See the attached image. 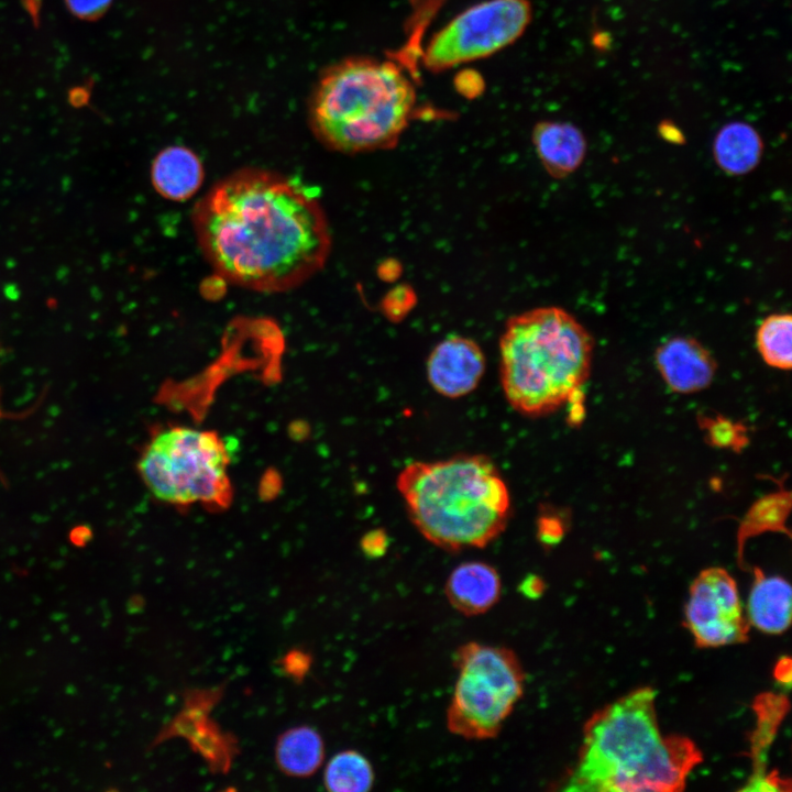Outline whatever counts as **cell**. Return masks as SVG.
Listing matches in <instances>:
<instances>
[{
  "label": "cell",
  "instance_id": "24",
  "mask_svg": "<svg viewBox=\"0 0 792 792\" xmlns=\"http://www.w3.org/2000/svg\"><path fill=\"white\" fill-rule=\"evenodd\" d=\"M70 11L82 19H95L106 12L111 0H66Z\"/></svg>",
  "mask_w": 792,
  "mask_h": 792
},
{
  "label": "cell",
  "instance_id": "5",
  "mask_svg": "<svg viewBox=\"0 0 792 792\" xmlns=\"http://www.w3.org/2000/svg\"><path fill=\"white\" fill-rule=\"evenodd\" d=\"M593 350L590 332L560 307L512 316L499 340L501 383L508 404L528 417L557 411L586 382Z\"/></svg>",
  "mask_w": 792,
  "mask_h": 792
},
{
  "label": "cell",
  "instance_id": "6",
  "mask_svg": "<svg viewBox=\"0 0 792 792\" xmlns=\"http://www.w3.org/2000/svg\"><path fill=\"white\" fill-rule=\"evenodd\" d=\"M229 463L228 449L217 432L169 426L151 435L138 470L151 494L161 502L226 508L233 494Z\"/></svg>",
  "mask_w": 792,
  "mask_h": 792
},
{
  "label": "cell",
  "instance_id": "13",
  "mask_svg": "<svg viewBox=\"0 0 792 792\" xmlns=\"http://www.w3.org/2000/svg\"><path fill=\"white\" fill-rule=\"evenodd\" d=\"M531 140L540 163L553 178L573 174L587 151L583 132L570 122L539 121L532 129Z\"/></svg>",
  "mask_w": 792,
  "mask_h": 792
},
{
  "label": "cell",
  "instance_id": "26",
  "mask_svg": "<svg viewBox=\"0 0 792 792\" xmlns=\"http://www.w3.org/2000/svg\"><path fill=\"white\" fill-rule=\"evenodd\" d=\"M520 592L530 598L540 596L544 590V583L537 575H528L519 586Z\"/></svg>",
  "mask_w": 792,
  "mask_h": 792
},
{
  "label": "cell",
  "instance_id": "1",
  "mask_svg": "<svg viewBox=\"0 0 792 792\" xmlns=\"http://www.w3.org/2000/svg\"><path fill=\"white\" fill-rule=\"evenodd\" d=\"M204 256L231 284L262 293L300 286L326 264L331 232L318 198L294 179L243 168L195 206Z\"/></svg>",
  "mask_w": 792,
  "mask_h": 792
},
{
  "label": "cell",
  "instance_id": "8",
  "mask_svg": "<svg viewBox=\"0 0 792 792\" xmlns=\"http://www.w3.org/2000/svg\"><path fill=\"white\" fill-rule=\"evenodd\" d=\"M532 19L529 0H484L463 10L433 34L425 67L443 72L493 55L517 41Z\"/></svg>",
  "mask_w": 792,
  "mask_h": 792
},
{
  "label": "cell",
  "instance_id": "10",
  "mask_svg": "<svg viewBox=\"0 0 792 792\" xmlns=\"http://www.w3.org/2000/svg\"><path fill=\"white\" fill-rule=\"evenodd\" d=\"M485 367V354L479 343L457 334L435 345L426 365L429 384L448 398H460L473 392Z\"/></svg>",
  "mask_w": 792,
  "mask_h": 792
},
{
  "label": "cell",
  "instance_id": "18",
  "mask_svg": "<svg viewBox=\"0 0 792 792\" xmlns=\"http://www.w3.org/2000/svg\"><path fill=\"white\" fill-rule=\"evenodd\" d=\"M275 755L283 772L295 777H307L322 763L323 741L311 727H296L279 737Z\"/></svg>",
  "mask_w": 792,
  "mask_h": 792
},
{
  "label": "cell",
  "instance_id": "20",
  "mask_svg": "<svg viewBox=\"0 0 792 792\" xmlns=\"http://www.w3.org/2000/svg\"><path fill=\"white\" fill-rule=\"evenodd\" d=\"M323 781L332 792H366L373 787L374 770L362 754L344 750L329 760Z\"/></svg>",
  "mask_w": 792,
  "mask_h": 792
},
{
  "label": "cell",
  "instance_id": "19",
  "mask_svg": "<svg viewBox=\"0 0 792 792\" xmlns=\"http://www.w3.org/2000/svg\"><path fill=\"white\" fill-rule=\"evenodd\" d=\"M791 508V493L783 486L779 491L773 492L758 499L746 513L740 521L737 548L738 564L744 568V546L746 541L757 535L772 531L782 532L790 536L785 521Z\"/></svg>",
  "mask_w": 792,
  "mask_h": 792
},
{
  "label": "cell",
  "instance_id": "7",
  "mask_svg": "<svg viewBox=\"0 0 792 792\" xmlns=\"http://www.w3.org/2000/svg\"><path fill=\"white\" fill-rule=\"evenodd\" d=\"M453 660L458 678L447 710L448 730L469 740L495 738L524 695L519 658L509 648L470 641Z\"/></svg>",
  "mask_w": 792,
  "mask_h": 792
},
{
  "label": "cell",
  "instance_id": "21",
  "mask_svg": "<svg viewBox=\"0 0 792 792\" xmlns=\"http://www.w3.org/2000/svg\"><path fill=\"white\" fill-rule=\"evenodd\" d=\"M756 344L762 360L771 367L789 371L792 366V317L772 314L759 324Z\"/></svg>",
  "mask_w": 792,
  "mask_h": 792
},
{
  "label": "cell",
  "instance_id": "25",
  "mask_svg": "<svg viewBox=\"0 0 792 792\" xmlns=\"http://www.w3.org/2000/svg\"><path fill=\"white\" fill-rule=\"evenodd\" d=\"M361 548L367 557L380 558L387 551L388 537L383 529L371 530L363 536Z\"/></svg>",
  "mask_w": 792,
  "mask_h": 792
},
{
  "label": "cell",
  "instance_id": "4",
  "mask_svg": "<svg viewBox=\"0 0 792 792\" xmlns=\"http://www.w3.org/2000/svg\"><path fill=\"white\" fill-rule=\"evenodd\" d=\"M416 100L413 81L396 63L348 57L318 79L308 103L309 125L336 152L387 150L408 127Z\"/></svg>",
  "mask_w": 792,
  "mask_h": 792
},
{
  "label": "cell",
  "instance_id": "3",
  "mask_svg": "<svg viewBox=\"0 0 792 792\" xmlns=\"http://www.w3.org/2000/svg\"><path fill=\"white\" fill-rule=\"evenodd\" d=\"M396 487L416 529L447 551L487 546L510 518L508 487L483 454L411 462L398 473Z\"/></svg>",
  "mask_w": 792,
  "mask_h": 792
},
{
  "label": "cell",
  "instance_id": "23",
  "mask_svg": "<svg viewBox=\"0 0 792 792\" xmlns=\"http://www.w3.org/2000/svg\"><path fill=\"white\" fill-rule=\"evenodd\" d=\"M564 525L560 517L553 515H542L537 521V537L542 544L553 546L558 543L564 535Z\"/></svg>",
  "mask_w": 792,
  "mask_h": 792
},
{
  "label": "cell",
  "instance_id": "2",
  "mask_svg": "<svg viewBox=\"0 0 792 792\" xmlns=\"http://www.w3.org/2000/svg\"><path fill=\"white\" fill-rule=\"evenodd\" d=\"M700 762L693 740L662 736L656 692L638 688L594 713L583 728L578 760L563 791L673 792Z\"/></svg>",
  "mask_w": 792,
  "mask_h": 792
},
{
  "label": "cell",
  "instance_id": "27",
  "mask_svg": "<svg viewBox=\"0 0 792 792\" xmlns=\"http://www.w3.org/2000/svg\"><path fill=\"white\" fill-rule=\"evenodd\" d=\"M773 674L778 682L789 688L791 685V659L789 657L779 659L774 666Z\"/></svg>",
  "mask_w": 792,
  "mask_h": 792
},
{
  "label": "cell",
  "instance_id": "15",
  "mask_svg": "<svg viewBox=\"0 0 792 792\" xmlns=\"http://www.w3.org/2000/svg\"><path fill=\"white\" fill-rule=\"evenodd\" d=\"M151 180L161 196L173 201H184L200 188L204 167L191 150L178 145L169 146L154 158Z\"/></svg>",
  "mask_w": 792,
  "mask_h": 792
},
{
  "label": "cell",
  "instance_id": "22",
  "mask_svg": "<svg viewBox=\"0 0 792 792\" xmlns=\"http://www.w3.org/2000/svg\"><path fill=\"white\" fill-rule=\"evenodd\" d=\"M700 424L706 430V441L714 447L738 450L747 443L746 429L740 424H735L722 416L703 417Z\"/></svg>",
  "mask_w": 792,
  "mask_h": 792
},
{
  "label": "cell",
  "instance_id": "14",
  "mask_svg": "<svg viewBox=\"0 0 792 792\" xmlns=\"http://www.w3.org/2000/svg\"><path fill=\"white\" fill-rule=\"evenodd\" d=\"M754 582L750 588L747 620L762 632L779 635L791 623V586L780 576H768L752 568Z\"/></svg>",
  "mask_w": 792,
  "mask_h": 792
},
{
  "label": "cell",
  "instance_id": "12",
  "mask_svg": "<svg viewBox=\"0 0 792 792\" xmlns=\"http://www.w3.org/2000/svg\"><path fill=\"white\" fill-rule=\"evenodd\" d=\"M444 594L460 614L477 616L499 601L502 580L493 565L483 561H466L451 571L444 584Z\"/></svg>",
  "mask_w": 792,
  "mask_h": 792
},
{
  "label": "cell",
  "instance_id": "17",
  "mask_svg": "<svg viewBox=\"0 0 792 792\" xmlns=\"http://www.w3.org/2000/svg\"><path fill=\"white\" fill-rule=\"evenodd\" d=\"M763 141L749 123L733 121L724 124L713 141V157L728 175L740 176L755 169L762 157Z\"/></svg>",
  "mask_w": 792,
  "mask_h": 792
},
{
  "label": "cell",
  "instance_id": "16",
  "mask_svg": "<svg viewBox=\"0 0 792 792\" xmlns=\"http://www.w3.org/2000/svg\"><path fill=\"white\" fill-rule=\"evenodd\" d=\"M754 708L757 715V728L751 738L752 759L755 772L749 779V785L743 790L749 791H779L783 790V781L777 774H765L766 750L773 741L779 724L789 708L788 700L783 695L762 694L756 698Z\"/></svg>",
  "mask_w": 792,
  "mask_h": 792
},
{
  "label": "cell",
  "instance_id": "9",
  "mask_svg": "<svg viewBox=\"0 0 792 792\" xmlns=\"http://www.w3.org/2000/svg\"><path fill=\"white\" fill-rule=\"evenodd\" d=\"M684 624L700 648L748 640L749 623L734 578L723 568L703 570L690 586Z\"/></svg>",
  "mask_w": 792,
  "mask_h": 792
},
{
  "label": "cell",
  "instance_id": "11",
  "mask_svg": "<svg viewBox=\"0 0 792 792\" xmlns=\"http://www.w3.org/2000/svg\"><path fill=\"white\" fill-rule=\"evenodd\" d=\"M654 361L669 388L680 394L708 387L717 371L712 353L692 337L668 339L657 348Z\"/></svg>",
  "mask_w": 792,
  "mask_h": 792
}]
</instances>
